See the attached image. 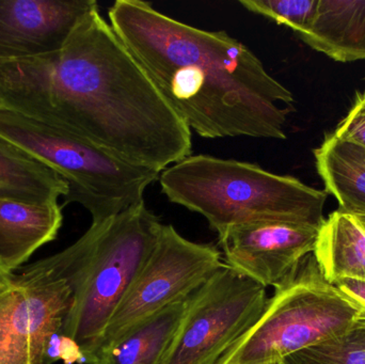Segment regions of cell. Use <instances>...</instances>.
Listing matches in <instances>:
<instances>
[{
  "mask_svg": "<svg viewBox=\"0 0 365 364\" xmlns=\"http://www.w3.org/2000/svg\"><path fill=\"white\" fill-rule=\"evenodd\" d=\"M313 254L329 284L365 281V231L355 216L340 209L330 214L319 228Z\"/></svg>",
  "mask_w": 365,
  "mask_h": 364,
  "instance_id": "16",
  "label": "cell"
},
{
  "mask_svg": "<svg viewBox=\"0 0 365 364\" xmlns=\"http://www.w3.org/2000/svg\"><path fill=\"white\" fill-rule=\"evenodd\" d=\"M0 140L68 182L63 205L78 203L91 214L92 224L143 204L145 189L160 180L158 171L128 164L68 132L13 113H0Z\"/></svg>",
  "mask_w": 365,
  "mask_h": 364,
  "instance_id": "6",
  "label": "cell"
},
{
  "mask_svg": "<svg viewBox=\"0 0 365 364\" xmlns=\"http://www.w3.org/2000/svg\"><path fill=\"white\" fill-rule=\"evenodd\" d=\"M188 298L173 303L100 348L86 364H165L186 313Z\"/></svg>",
  "mask_w": 365,
  "mask_h": 364,
  "instance_id": "13",
  "label": "cell"
},
{
  "mask_svg": "<svg viewBox=\"0 0 365 364\" xmlns=\"http://www.w3.org/2000/svg\"><path fill=\"white\" fill-rule=\"evenodd\" d=\"M68 194V182L53 169L0 140V198L56 202Z\"/></svg>",
  "mask_w": 365,
  "mask_h": 364,
  "instance_id": "17",
  "label": "cell"
},
{
  "mask_svg": "<svg viewBox=\"0 0 365 364\" xmlns=\"http://www.w3.org/2000/svg\"><path fill=\"white\" fill-rule=\"evenodd\" d=\"M59 360L66 364H85V357L76 342L62 333L51 336L47 342L43 364H53Z\"/></svg>",
  "mask_w": 365,
  "mask_h": 364,
  "instance_id": "21",
  "label": "cell"
},
{
  "mask_svg": "<svg viewBox=\"0 0 365 364\" xmlns=\"http://www.w3.org/2000/svg\"><path fill=\"white\" fill-rule=\"evenodd\" d=\"M319 228L263 222L238 224L218 233L225 265L264 288L282 284L313 254Z\"/></svg>",
  "mask_w": 365,
  "mask_h": 364,
  "instance_id": "9",
  "label": "cell"
},
{
  "mask_svg": "<svg viewBox=\"0 0 365 364\" xmlns=\"http://www.w3.org/2000/svg\"><path fill=\"white\" fill-rule=\"evenodd\" d=\"M282 364H365V316L345 333L287 357Z\"/></svg>",
  "mask_w": 365,
  "mask_h": 364,
  "instance_id": "18",
  "label": "cell"
},
{
  "mask_svg": "<svg viewBox=\"0 0 365 364\" xmlns=\"http://www.w3.org/2000/svg\"><path fill=\"white\" fill-rule=\"evenodd\" d=\"M274 364H282V363H274Z\"/></svg>",
  "mask_w": 365,
  "mask_h": 364,
  "instance_id": "26",
  "label": "cell"
},
{
  "mask_svg": "<svg viewBox=\"0 0 365 364\" xmlns=\"http://www.w3.org/2000/svg\"><path fill=\"white\" fill-rule=\"evenodd\" d=\"M298 36L334 61L365 60V0H319L312 27Z\"/></svg>",
  "mask_w": 365,
  "mask_h": 364,
  "instance_id": "14",
  "label": "cell"
},
{
  "mask_svg": "<svg viewBox=\"0 0 365 364\" xmlns=\"http://www.w3.org/2000/svg\"><path fill=\"white\" fill-rule=\"evenodd\" d=\"M223 263L214 246L188 241L175 227L163 224L147 263L113 313L96 353L153 314L190 297Z\"/></svg>",
  "mask_w": 365,
  "mask_h": 364,
  "instance_id": "8",
  "label": "cell"
},
{
  "mask_svg": "<svg viewBox=\"0 0 365 364\" xmlns=\"http://www.w3.org/2000/svg\"><path fill=\"white\" fill-rule=\"evenodd\" d=\"M345 296L357 303L365 312V281L355 279H342L334 284Z\"/></svg>",
  "mask_w": 365,
  "mask_h": 364,
  "instance_id": "23",
  "label": "cell"
},
{
  "mask_svg": "<svg viewBox=\"0 0 365 364\" xmlns=\"http://www.w3.org/2000/svg\"><path fill=\"white\" fill-rule=\"evenodd\" d=\"M267 301L266 288L223 263L189 297L165 364H218L257 324Z\"/></svg>",
  "mask_w": 365,
  "mask_h": 364,
  "instance_id": "7",
  "label": "cell"
},
{
  "mask_svg": "<svg viewBox=\"0 0 365 364\" xmlns=\"http://www.w3.org/2000/svg\"><path fill=\"white\" fill-rule=\"evenodd\" d=\"M94 0H0V60L44 55L61 48Z\"/></svg>",
  "mask_w": 365,
  "mask_h": 364,
  "instance_id": "11",
  "label": "cell"
},
{
  "mask_svg": "<svg viewBox=\"0 0 365 364\" xmlns=\"http://www.w3.org/2000/svg\"><path fill=\"white\" fill-rule=\"evenodd\" d=\"M12 275L13 274L4 271L0 265V294L6 292L12 286Z\"/></svg>",
  "mask_w": 365,
  "mask_h": 364,
  "instance_id": "24",
  "label": "cell"
},
{
  "mask_svg": "<svg viewBox=\"0 0 365 364\" xmlns=\"http://www.w3.org/2000/svg\"><path fill=\"white\" fill-rule=\"evenodd\" d=\"M257 324L218 364H274L351 328L365 312L329 284L314 254L276 286Z\"/></svg>",
  "mask_w": 365,
  "mask_h": 364,
  "instance_id": "5",
  "label": "cell"
},
{
  "mask_svg": "<svg viewBox=\"0 0 365 364\" xmlns=\"http://www.w3.org/2000/svg\"><path fill=\"white\" fill-rule=\"evenodd\" d=\"M334 134L365 150V90L356 94L353 106Z\"/></svg>",
  "mask_w": 365,
  "mask_h": 364,
  "instance_id": "20",
  "label": "cell"
},
{
  "mask_svg": "<svg viewBox=\"0 0 365 364\" xmlns=\"http://www.w3.org/2000/svg\"><path fill=\"white\" fill-rule=\"evenodd\" d=\"M108 17L189 130L207 139H287L293 93L246 45L225 31L187 25L141 0H118Z\"/></svg>",
  "mask_w": 365,
  "mask_h": 364,
  "instance_id": "2",
  "label": "cell"
},
{
  "mask_svg": "<svg viewBox=\"0 0 365 364\" xmlns=\"http://www.w3.org/2000/svg\"><path fill=\"white\" fill-rule=\"evenodd\" d=\"M246 10L302 34L312 27L319 0H240Z\"/></svg>",
  "mask_w": 365,
  "mask_h": 364,
  "instance_id": "19",
  "label": "cell"
},
{
  "mask_svg": "<svg viewBox=\"0 0 365 364\" xmlns=\"http://www.w3.org/2000/svg\"><path fill=\"white\" fill-rule=\"evenodd\" d=\"M72 303L62 280L13 273L12 286L0 294V336L27 350L32 364H43L47 342L62 333Z\"/></svg>",
  "mask_w": 365,
  "mask_h": 364,
  "instance_id": "10",
  "label": "cell"
},
{
  "mask_svg": "<svg viewBox=\"0 0 365 364\" xmlns=\"http://www.w3.org/2000/svg\"><path fill=\"white\" fill-rule=\"evenodd\" d=\"M163 194L221 232L238 224L282 222L321 228L328 194L250 162L190 155L160 175Z\"/></svg>",
  "mask_w": 365,
  "mask_h": 364,
  "instance_id": "4",
  "label": "cell"
},
{
  "mask_svg": "<svg viewBox=\"0 0 365 364\" xmlns=\"http://www.w3.org/2000/svg\"><path fill=\"white\" fill-rule=\"evenodd\" d=\"M0 113L160 173L192 152L191 130L98 6L81 17L61 48L0 60Z\"/></svg>",
  "mask_w": 365,
  "mask_h": 364,
  "instance_id": "1",
  "label": "cell"
},
{
  "mask_svg": "<svg viewBox=\"0 0 365 364\" xmlns=\"http://www.w3.org/2000/svg\"><path fill=\"white\" fill-rule=\"evenodd\" d=\"M62 205L0 198V265L13 274L42 246L57 239Z\"/></svg>",
  "mask_w": 365,
  "mask_h": 364,
  "instance_id": "12",
  "label": "cell"
},
{
  "mask_svg": "<svg viewBox=\"0 0 365 364\" xmlns=\"http://www.w3.org/2000/svg\"><path fill=\"white\" fill-rule=\"evenodd\" d=\"M0 364H32L27 350L0 336Z\"/></svg>",
  "mask_w": 365,
  "mask_h": 364,
  "instance_id": "22",
  "label": "cell"
},
{
  "mask_svg": "<svg viewBox=\"0 0 365 364\" xmlns=\"http://www.w3.org/2000/svg\"><path fill=\"white\" fill-rule=\"evenodd\" d=\"M358 219V222H360V224H361L362 228L364 229L365 231V217H356Z\"/></svg>",
  "mask_w": 365,
  "mask_h": 364,
  "instance_id": "25",
  "label": "cell"
},
{
  "mask_svg": "<svg viewBox=\"0 0 365 364\" xmlns=\"http://www.w3.org/2000/svg\"><path fill=\"white\" fill-rule=\"evenodd\" d=\"M317 172L332 194L340 211L355 217H365V150L326 134L314 150Z\"/></svg>",
  "mask_w": 365,
  "mask_h": 364,
  "instance_id": "15",
  "label": "cell"
},
{
  "mask_svg": "<svg viewBox=\"0 0 365 364\" xmlns=\"http://www.w3.org/2000/svg\"><path fill=\"white\" fill-rule=\"evenodd\" d=\"M162 226L143 203L106 222L91 224L70 247L21 267L26 275L62 280L70 286L73 303L62 333L76 342L85 364L143 271Z\"/></svg>",
  "mask_w": 365,
  "mask_h": 364,
  "instance_id": "3",
  "label": "cell"
}]
</instances>
